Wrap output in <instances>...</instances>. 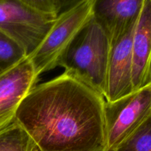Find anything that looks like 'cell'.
Returning <instances> with one entry per match:
<instances>
[{"instance_id":"6","label":"cell","mask_w":151,"mask_h":151,"mask_svg":"<svg viewBox=\"0 0 151 151\" xmlns=\"http://www.w3.org/2000/svg\"><path fill=\"white\" fill-rule=\"evenodd\" d=\"M38 81L28 57L0 72V131L14 122L19 106Z\"/></svg>"},{"instance_id":"9","label":"cell","mask_w":151,"mask_h":151,"mask_svg":"<svg viewBox=\"0 0 151 151\" xmlns=\"http://www.w3.org/2000/svg\"><path fill=\"white\" fill-rule=\"evenodd\" d=\"M133 91L151 83V0H144L132 40Z\"/></svg>"},{"instance_id":"12","label":"cell","mask_w":151,"mask_h":151,"mask_svg":"<svg viewBox=\"0 0 151 151\" xmlns=\"http://www.w3.org/2000/svg\"><path fill=\"white\" fill-rule=\"evenodd\" d=\"M115 151H151V116L129 136Z\"/></svg>"},{"instance_id":"11","label":"cell","mask_w":151,"mask_h":151,"mask_svg":"<svg viewBox=\"0 0 151 151\" xmlns=\"http://www.w3.org/2000/svg\"><path fill=\"white\" fill-rule=\"evenodd\" d=\"M27 57L25 50L18 43L0 32V72L15 66Z\"/></svg>"},{"instance_id":"4","label":"cell","mask_w":151,"mask_h":151,"mask_svg":"<svg viewBox=\"0 0 151 151\" xmlns=\"http://www.w3.org/2000/svg\"><path fill=\"white\" fill-rule=\"evenodd\" d=\"M104 113L105 151H115L151 116V83L115 101H105Z\"/></svg>"},{"instance_id":"5","label":"cell","mask_w":151,"mask_h":151,"mask_svg":"<svg viewBox=\"0 0 151 151\" xmlns=\"http://www.w3.org/2000/svg\"><path fill=\"white\" fill-rule=\"evenodd\" d=\"M56 19L20 0H0V32L18 43L28 57L44 40Z\"/></svg>"},{"instance_id":"1","label":"cell","mask_w":151,"mask_h":151,"mask_svg":"<svg viewBox=\"0 0 151 151\" xmlns=\"http://www.w3.org/2000/svg\"><path fill=\"white\" fill-rule=\"evenodd\" d=\"M104 97L64 72L30 91L15 121L39 151H105Z\"/></svg>"},{"instance_id":"7","label":"cell","mask_w":151,"mask_h":151,"mask_svg":"<svg viewBox=\"0 0 151 151\" xmlns=\"http://www.w3.org/2000/svg\"><path fill=\"white\" fill-rule=\"evenodd\" d=\"M134 26L110 41L105 100L113 102L133 92L132 40Z\"/></svg>"},{"instance_id":"8","label":"cell","mask_w":151,"mask_h":151,"mask_svg":"<svg viewBox=\"0 0 151 151\" xmlns=\"http://www.w3.org/2000/svg\"><path fill=\"white\" fill-rule=\"evenodd\" d=\"M144 0H94L93 18L110 40L115 39L134 26Z\"/></svg>"},{"instance_id":"10","label":"cell","mask_w":151,"mask_h":151,"mask_svg":"<svg viewBox=\"0 0 151 151\" xmlns=\"http://www.w3.org/2000/svg\"><path fill=\"white\" fill-rule=\"evenodd\" d=\"M0 151H39L26 131L16 122L0 131Z\"/></svg>"},{"instance_id":"3","label":"cell","mask_w":151,"mask_h":151,"mask_svg":"<svg viewBox=\"0 0 151 151\" xmlns=\"http://www.w3.org/2000/svg\"><path fill=\"white\" fill-rule=\"evenodd\" d=\"M93 1L82 0L58 15L45 38L28 57L37 76L59 66L67 49L93 17Z\"/></svg>"},{"instance_id":"14","label":"cell","mask_w":151,"mask_h":151,"mask_svg":"<svg viewBox=\"0 0 151 151\" xmlns=\"http://www.w3.org/2000/svg\"><path fill=\"white\" fill-rule=\"evenodd\" d=\"M59 13L71 8L82 0H53Z\"/></svg>"},{"instance_id":"13","label":"cell","mask_w":151,"mask_h":151,"mask_svg":"<svg viewBox=\"0 0 151 151\" xmlns=\"http://www.w3.org/2000/svg\"><path fill=\"white\" fill-rule=\"evenodd\" d=\"M31 8L44 14L57 17L59 15L57 7L53 0H20Z\"/></svg>"},{"instance_id":"2","label":"cell","mask_w":151,"mask_h":151,"mask_svg":"<svg viewBox=\"0 0 151 151\" xmlns=\"http://www.w3.org/2000/svg\"><path fill=\"white\" fill-rule=\"evenodd\" d=\"M110 49L109 36L92 17L67 49L59 66L105 98Z\"/></svg>"}]
</instances>
